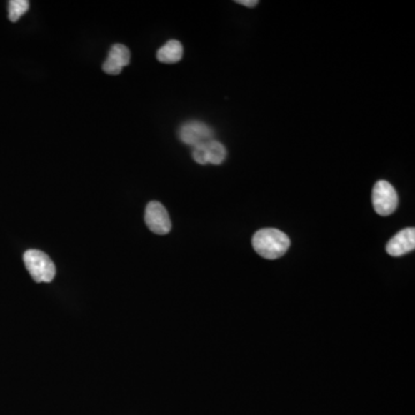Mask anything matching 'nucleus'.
<instances>
[{
	"mask_svg": "<svg viewBox=\"0 0 415 415\" xmlns=\"http://www.w3.org/2000/svg\"><path fill=\"white\" fill-rule=\"evenodd\" d=\"M184 54L181 43L176 39H171L166 44L163 45L157 52V59L161 63L176 64L180 61Z\"/></svg>",
	"mask_w": 415,
	"mask_h": 415,
	"instance_id": "nucleus-8",
	"label": "nucleus"
},
{
	"mask_svg": "<svg viewBox=\"0 0 415 415\" xmlns=\"http://www.w3.org/2000/svg\"><path fill=\"white\" fill-rule=\"evenodd\" d=\"M236 3L244 5V6L255 7L259 1L257 0H236Z\"/></svg>",
	"mask_w": 415,
	"mask_h": 415,
	"instance_id": "nucleus-12",
	"label": "nucleus"
},
{
	"mask_svg": "<svg viewBox=\"0 0 415 415\" xmlns=\"http://www.w3.org/2000/svg\"><path fill=\"white\" fill-rule=\"evenodd\" d=\"M253 248L260 256L268 260H276L286 253L290 248V238L276 229H262L257 231L251 240Z\"/></svg>",
	"mask_w": 415,
	"mask_h": 415,
	"instance_id": "nucleus-1",
	"label": "nucleus"
},
{
	"mask_svg": "<svg viewBox=\"0 0 415 415\" xmlns=\"http://www.w3.org/2000/svg\"><path fill=\"white\" fill-rule=\"evenodd\" d=\"M179 139L184 144L194 148L214 140V131L206 124L193 120L180 127Z\"/></svg>",
	"mask_w": 415,
	"mask_h": 415,
	"instance_id": "nucleus-5",
	"label": "nucleus"
},
{
	"mask_svg": "<svg viewBox=\"0 0 415 415\" xmlns=\"http://www.w3.org/2000/svg\"><path fill=\"white\" fill-rule=\"evenodd\" d=\"M193 159L196 163L201 165L208 164V159H206V144H200L193 148Z\"/></svg>",
	"mask_w": 415,
	"mask_h": 415,
	"instance_id": "nucleus-11",
	"label": "nucleus"
},
{
	"mask_svg": "<svg viewBox=\"0 0 415 415\" xmlns=\"http://www.w3.org/2000/svg\"><path fill=\"white\" fill-rule=\"evenodd\" d=\"M144 221L148 229L159 236L168 234L172 227L168 211L165 206L157 201H151L146 206Z\"/></svg>",
	"mask_w": 415,
	"mask_h": 415,
	"instance_id": "nucleus-4",
	"label": "nucleus"
},
{
	"mask_svg": "<svg viewBox=\"0 0 415 415\" xmlns=\"http://www.w3.org/2000/svg\"><path fill=\"white\" fill-rule=\"evenodd\" d=\"M28 0H11L9 3V19L12 22L18 21L29 9Z\"/></svg>",
	"mask_w": 415,
	"mask_h": 415,
	"instance_id": "nucleus-10",
	"label": "nucleus"
},
{
	"mask_svg": "<svg viewBox=\"0 0 415 415\" xmlns=\"http://www.w3.org/2000/svg\"><path fill=\"white\" fill-rule=\"evenodd\" d=\"M208 163L219 165L226 159V149L219 141L211 140L206 144Z\"/></svg>",
	"mask_w": 415,
	"mask_h": 415,
	"instance_id": "nucleus-9",
	"label": "nucleus"
},
{
	"mask_svg": "<svg viewBox=\"0 0 415 415\" xmlns=\"http://www.w3.org/2000/svg\"><path fill=\"white\" fill-rule=\"evenodd\" d=\"M415 248V230L409 227L401 231L386 245V251L391 256L398 257L411 253Z\"/></svg>",
	"mask_w": 415,
	"mask_h": 415,
	"instance_id": "nucleus-7",
	"label": "nucleus"
},
{
	"mask_svg": "<svg viewBox=\"0 0 415 415\" xmlns=\"http://www.w3.org/2000/svg\"><path fill=\"white\" fill-rule=\"evenodd\" d=\"M131 61V52L129 48L123 44H114L109 52L108 58L103 64V71L106 74L118 75L124 67Z\"/></svg>",
	"mask_w": 415,
	"mask_h": 415,
	"instance_id": "nucleus-6",
	"label": "nucleus"
},
{
	"mask_svg": "<svg viewBox=\"0 0 415 415\" xmlns=\"http://www.w3.org/2000/svg\"><path fill=\"white\" fill-rule=\"evenodd\" d=\"M24 266L36 283H50L56 276V266L49 255L30 249L24 255Z\"/></svg>",
	"mask_w": 415,
	"mask_h": 415,
	"instance_id": "nucleus-2",
	"label": "nucleus"
},
{
	"mask_svg": "<svg viewBox=\"0 0 415 415\" xmlns=\"http://www.w3.org/2000/svg\"><path fill=\"white\" fill-rule=\"evenodd\" d=\"M396 189L386 180H379L373 189V206L379 216H390L398 206Z\"/></svg>",
	"mask_w": 415,
	"mask_h": 415,
	"instance_id": "nucleus-3",
	"label": "nucleus"
}]
</instances>
